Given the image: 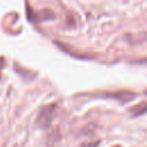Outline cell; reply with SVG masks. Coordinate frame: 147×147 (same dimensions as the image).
<instances>
[{"label":"cell","instance_id":"obj_3","mask_svg":"<svg viewBox=\"0 0 147 147\" xmlns=\"http://www.w3.org/2000/svg\"><path fill=\"white\" fill-rule=\"evenodd\" d=\"M140 107H141L140 109L138 108V106L133 108V115H134V116H137V115H141V114H144V113L146 111V102H145V101H142Z\"/></svg>","mask_w":147,"mask_h":147},{"label":"cell","instance_id":"obj_2","mask_svg":"<svg viewBox=\"0 0 147 147\" xmlns=\"http://www.w3.org/2000/svg\"><path fill=\"white\" fill-rule=\"evenodd\" d=\"M102 95L107 96V98H114V99L121 101L122 103L131 101L137 96L136 93H132L130 91H118V92H115V93H106V94H102Z\"/></svg>","mask_w":147,"mask_h":147},{"label":"cell","instance_id":"obj_4","mask_svg":"<svg viewBox=\"0 0 147 147\" xmlns=\"http://www.w3.org/2000/svg\"><path fill=\"white\" fill-rule=\"evenodd\" d=\"M3 65H5V60L2 57H0V72H1V69L3 68Z\"/></svg>","mask_w":147,"mask_h":147},{"label":"cell","instance_id":"obj_1","mask_svg":"<svg viewBox=\"0 0 147 147\" xmlns=\"http://www.w3.org/2000/svg\"><path fill=\"white\" fill-rule=\"evenodd\" d=\"M56 109V105L55 103H49L45 107L41 108V110L39 111V115L37 116V121H36V125L40 129H46L49 126V124L52 123L54 113Z\"/></svg>","mask_w":147,"mask_h":147}]
</instances>
